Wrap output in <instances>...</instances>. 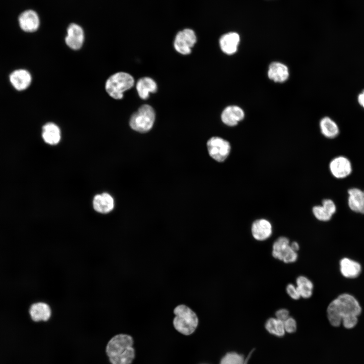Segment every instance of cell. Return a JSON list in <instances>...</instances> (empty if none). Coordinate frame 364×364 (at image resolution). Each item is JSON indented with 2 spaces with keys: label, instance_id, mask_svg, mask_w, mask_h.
I'll return each instance as SVG.
<instances>
[{
  "label": "cell",
  "instance_id": "cell-1",
  "mask_svg": "<svg viewBox=\"0 0 364 364\" xmlns=\"http://www.w3.org/2000/svg\"><path fill=\"white\" fill-rule=\"evenodd\" d=\"M361 312L360 305L352 295L344 293L338 296L328 305L327 316L330 324L335 327L341 324L347 329L354 328Z\"/></svg>",
  "mask_w": 364,
  "mask_h": 364
},
{
  "label": "cell",
  "instance_id": "cell-2",
  "mask_svg": "<svg viewBox=\"0 0 364 364\" xmlns=\"http://www.w3.org/2000/svg\"><path fill=\"white\" fill-rule=\"evenodd\" d=\"M132 337L119 334L112 337L106 347V353L111 364H131L134 358Z\"/></svg>",
  "mask_w": 364,
  "mask_h": 364
},
{
  "label": "cell",
  "instance_id": "cell-3",
  "mask_svg": "<svg viewBox=\"0 0 364 364\" xmlns=\"http://www.w3.org/2000/svg\"><path fill=\"white\" fill-rule=\"evenodd\" d=\"M175 317L173 325L175 329L184 335L193 334L198 327L199 320L197 314L185 304L177 305L173 309Z\"/></svg>",
  "mask_w": 364,
  "mask_h": 364
},
{
  "label": "cell",
  "instance_id": "cell-4",
  "mask_svg": "<svg viewBox=\"0 0 364 364\" xmlns=\"http://www.w3.org/2000/svg\"><path fill=\"white\" fill-rule=\"evenodd\" d=\"M134 84V79L129 74L118 72L110 76L105 83V89L108 94L116 100L121 99L123 93L131 88Z\"/></svg>",
  "mask_w": 364,
  "mask_h": 364
},
{
  "label": "cell",
  "instance_id": "cell-5",
  "mask_svg": "<svg viewBox=\"0 0 364 364\" xmlns=\"http://www.w3.org/2000/svg\"><path fill=\"white\" fill-rule=\"evenodd\" d=\"M155 113L154 109L149 105H143L134 112L129 120L131 128L139 132L150 130L154 123Z\"/></svg>",
  "mask_w": 364,
  "mask_h": 364
},
{
  "label": "cell",
  "instance_id": "cell-6",
  "mask_svg": "<svg viewBox=\"0 0 364 364\" xmlns=\"http://www.w3.org/2000/svg\"><path fill=\"white\" fill-rule=\"evenodd\" d=\"M272 256L286 263H293L298 258L296 251L291 247L290 241L285 237H280L274 243L272 249Z\"/></svg>",
  "mask_w": 364,
  "mask_h": 364
},
{
  "label": "cell",
  "instance_id": "cell-7",
  "mask_svg": "<svg viewBox=\"0 0 364 364\" xmlns=\"http://www.w3.org/2000/svg\"><path fill=\"white\" fill-rule=\"evenodd\" d=\"M210 156L218 162L224 161L229 156L231 150L230 143L220 137H212L207 143Z\"/></svg>",
  "mask_w": 364,
  "mask_h": 364
},
{
  "label": "cell",
  "instance_id": "cell-8",
  "mask_svg": "<svg viewBox=\"0 0 364 364\" xmlns=\"http://www.w3.org/2000/svg\"><path fill=\"white\" fill-rule=\"evenodd\" d=\"M197 41L194 31L190 28H185L176 34L174 40L175 50L182 55L191 53V49Z\"/></svg>",
  "mask_w": 364,
  "mask_h": 364
},
{
  "label": "cell",
  "instance_id": "cell-9",
  "mask_svg": "<svg viewBox=\"0 0 364 364\" xmlns=\"http://www.w3.org/2000/svg\"><path fill=\"white\" fill-rule=\"evenodd\" d=\"M329 168L333 176L337 179L346 178L352 172L351 162L344 156H338L333 158L329 163Z\"/></svg>",
  "mask_w": 364,
  "mask_h": 364
},
{
  "label": "cell",
  "instance_id": "cell-10",
  "mask_svg": "<svg viewBox=\"0 0 364 364\" xmlns=\"http://www.w3.org/2000/svg\"><path fill=\"white\" fill-rule=\"evenodd\" d=\"M84 34L80 26L75 23L70 24L67 29L65 37L66 44L71 49L77 50L83 45Z\"/></svg>",
  "mask_w": 364,
  "mask_h": 364
},
{
  "label": "cell",
  "instance_id": "cell-11",
  "mask_svg": "<svg viewBox=\"0 0 364 364\" xmlns=\"http://www.w3.org/2000/svg\"><path fill=\"white\" fill-rule=\"evenodd\" d=\"M251 232L254 239L263 241L268 239L271 236L272 226L271 223L267 219H257L252 223Z\"/></svg>",
  "mask_w": 364,
  "mask_h": 364
},
{
  "label": "cell",
  "instance_id": "cell-12",
  "mask_svg": "<svg viewBox=\"0 0 364 364\" xmlns=\"http://www.w3.org/2000/svg\"><path fill=\"white\" fill-rule=\"evenodd\" d=\"M9 80L12 86L17 91L26 89L32 82L30 73L24 69L14 70L9 75Z\"/></svg>",
  "mask_w": 364,
  "mask_h": 364
},
{
  "label": "cell",
  "instance_id": "cell-13",
  "mask_svg": "<svg viewBox=\"0 0 364 364\" xmlns=\"http://www.w3.org/2000/svg\"><path fill=\"white\" fill-rule=\"evenodd\" d=\"M18 21L21 29L27 32L36 31L40 24L37 14L32 10L22 12L19 17Z\"/></svg>",
  "mask_w": 364,
  "mask_h": 364
},
{
  "label": "cell",
  "instance_id": "cell-14",
  "mask_svg": "<svg viewBox=\"0 0 364 364\" xmlns=\"http://www.w3.org/2000/svg\"><path fill=\"white\" fill-rule=\"evenodd\" d=\"M245 113L244 110L236 105L226 107L222 111L221 119L222 122L230 126L237 125L239 122L244 119Z\"/></svg>",
  "mask_w": 364,
  "mask_h": 364
},
{
  "label": "cell",
  "instance_id": "cell-15",
  "mask_svg": "<svg viewBox=\"0 0 364 364\" xmlns=\"http://www.w3.org/2000/svg\"><path fill=\"white\" fill-rule=\"evenodd\" d=\"M348 205L350 209L357 213L364 214V191L357 188L348 190Z\"/></svg>",
  "mask_w": 364,
  "mask_h": 364
},
{
  "label": "cell",
  "instance_id": "cell-16",
  "mask_svg": "<svg viewBox=\"0 0 364 364\" xmlns=\"http://www.w3.org/2000/svg\"><path fill=\"white\" fill-rule=\"evenodd\" d=\"M267 76L269 79L277 83H283L289 78L288 67L279 62H273L268 66Z\"/></svg>",
  "mask_w": 364,
  "mask_h": 364
},
{
  "label": "cell",
  "instance_id": "cell-17",
  "mask_svg": "<svg viewBox=\"0 0 364 364\" xmlns=\"http://www.w3.org/2000/svg\"><path fill=\"white\" fill-rule=\"evenodd\" d=\"M240 41L239 34L231 32L222 35L219 42L222 51L227 55H231L237 51Z\"/></svg>",
  "mask_w": 364,
  "mask_h": 364
},
{
  "label": "cell",
  "instance_id": "cell-18",
  "mask_svg": "<svg viewBox=\"0 0 364 364\" xmlns=\"http://www.w3.org/2000/svg\"><path fill=\"white\" fill-rule=\"evenodd\" d=\"M29 314L34 322H46L51 317L52 309L48 303L39 302L31 305L29 309Z\"/></svg>",
  "mask_w": 364,
  "mask_h": 364
},
{
  "label": "cell",
  "instance_id": "cell-19",
  "mask_svg": "<svg viewBox=\"0 0 364 364\" xmlns=\"http://www.w3.org/2000/svg\"><path fill=\"white\" fill-rule=\"evenodd\" d=\"M114 206V199L108 193L98 194L94 198L93 207L98 212L108 213L113 209Z\"/></svg>",
  "mask_w": 364,
  "mask_h": 364
},
{
  "label": "cell",
  "instance_id": "cell-20",
  "mask_svg": "<svg viewBox=\"0 0 364 364\" xmlns=\"http://www.w3.org/2000/svg\"><path fill=\"white\" fill-rule=\"evenodd\" d=\"M42 138L43 141L49 145H57L61 140L60 128L53 122L45 124L42 128Z\"/></svg>",
  "mask_w": 364,
  "mask_h": 364
},
{
  "label": "cell",
  "instance_id": "cell-21",
  "mask_svg": "<svg viewBox=\"0 0 364 364\" xmlns=\"http://www.w3.org/2000/svg\"><path fill=\"white\" fill-rule=\"evenodd\" d=\"M340 271L347 278H355L361 271L360 264L348 258H342L340 262Z\"/></svg>",
  "mask_w": 364,
  "mask_h": 364
},
{
  "label": "cell",
  "instance_id": "cell-22",
  "mask_svg": "<svg viewBox=\"0 0 364 364\" xmlns=\"http://www.w3.org/2000/svg\"><path fill=\"white\" fill-rule=\"evenodd\" d=\"M136 89L139 97L144 100L149 97L150 93H155L157 86L155 81L150 77H144L140 78L136 84Z\"/></svg>",
  "mask_w": 364,
  "mask_h": 364
},
{
  "label": "cell",
  "instance_id": "cell-23",
  "mask_svg": "<svg viewBox=\"0 0 364 364\" xmlns=\"http://www.w3.org/2000/svg\"><path fill=\"white\" fill-rule=\"evenodd\" d=\"M322 134L328 139H334L339 134V128L337 123L329 117H323L320 122Z\"/></svg>",
  "mask_w": 364,
  "mask_h": 364
},
{
  "label": "cell",
  "instance_id": "cell-24",
  "mask_svg": "<svg viewBox=\"0 0 364 364\" xmlns=\"http://www.w3.org/2000/svg\"><path fill=\"white\" fill-rule=\"evenodd\" d=\"M296 283L300 297L307 299L311 296L313 285L309 279L305 276H300L296 279Z\"/></svg>",
  "mask_w": 364,
  "mask_h": 364
},
{
  "label": "cell",
  "instance_id": "cell-25",
  "mask_svg": "<svg viewBox=\"0 0 364 364\" xmlns=\"http://www.w3.org/2000/svg\"><path fill=\"white\" fill-rule=\"evenodd\" d=\"M267 331L271 335L277 337H283L285 334L283 322L276 317H271L267 320L265 324Z\"/></svg>",
  "mask_w": 364,
  "mask_h": 364
},
{
  "label": "cell",
  "instance_id": "cell-26",
  "mask_svg": "<svg viewBox=\"0 0 364 364\" xmlns=\"http://www.w3.org/2000/svg\"><path fill=\"white\" fill-rule=\"evenodd\" d=\"M250 355L247 358L236 352L226 354L220 361V364H247Z\"/></svg>",
  "mask_w": 364,
  "mask_h": 364
},
{
  "label": "cell",
  "instance_id": "cell-27",
  "mask_svg": "<svg viewBox=\"0 0 364 364\" xmlns=\"http://www.w3.org/2000/svg\"><path fill=\"white\" fill-rule=\"evenodd\" d=\"M312 212L316 219L323 222L329 221L333 216L322 205L314 206L312 208Z\"/></svg>",
  "mask_w": 364,
  "mask_h": 364
},
{
  "label": "cell",
  "instance_id": "cell-28",
  "mask_svg": "<svg viewBox=\"0 0 364 364\" xmlns=\"http://www.w3.org/2000/svg\"><path fill=\"white\" fill-rule=\"evenodd\" d=\"M284 329L286 332L288 333H294L297 329L296 320L292 317L289 316L283 322Z\"/></svg>",
  "mask_w": 364,
  "mask_h": 364
},
{
  "label": "cell",
  "instance_id": "cell-29",
  "mask_svg": "<svg viewBox=\"0 0 364 364\" xmlns=\"http://www.w3.org/2000/svg\"><path fill=\"white\" fill-rule=\"evenodd\" d=\"M321 205L332 215L335 214L337 207L335 203L332 199H325L323 200Z\"/></svg>",
  "mask_w": 364,
  "mask_h": 364
},
{
  "label": "cell",
  "instance_id": "cell-30",
  "mask_svg": "<svg viewBox=\"0 0 364 364\" xmlns=\"http://www.w3.org/2000/svg\"><path fill=\"white\" fill-rule=\"evenodd\" d=\"M286 292L288 295L293 299L298 300L300 298L296 286L292 284H289L287 286Z\"/></svg>",
  "mask_w": 364,
  "mask_h": 364
},
{
  "label": "cell",
  "instance_id": "cell-31",
  "mask_svg": "<svg viewBox=\"0 0 364 364\" xmlns=\"http://www.w3.org/2000/svg\"><path fill=\"white\" fill-rule=\"evenodd\" d=\"M275 315L276 318L284 322L290 316L289 311L287 309L281 308L276 312Z\"/></svg>",
  "mask_w": 364,
  "mask_h": 364
},
{
  "label": "cell",
  "instance_id": "cell-32",
  "mask_svg": "<svg viewBox=\"0 0 364 364\" xmlns=\"http://www.w3.org/2000/svg\"><path fill=\"white\" fill-rule=\"evenodd\" d=\"M357 100L359 105L364 108V90L358 96Z\"/></svg>",
  "mask_w": 364,
  "mask_h": 364
},
{
  "label": "cell",
  "instance_id": "cell-33",
  "mask_svg": "<svg viewBox=\"0 0 364 364\" xmlns=\"http://www.w3.org/2000/svg\"><path fill=\"white\" fill-rule=\"evenodd\" d=\"M291 247L292 248L293 250L297 252L299 249V244L295 242H292L290 243Z\"/></svg>",
  "mask_w": 364,
  "mask_h": 364
}]
</instances>
